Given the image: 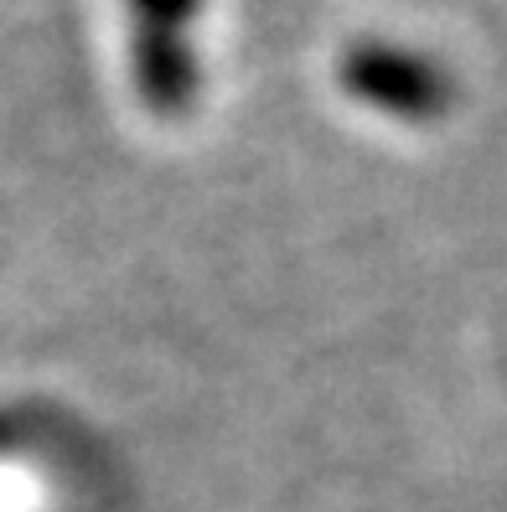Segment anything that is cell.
<instances>
[{
    "label": "cell",
    "mask_w": 507,
    "mask_h": 512,
    "mask_svg": "<svg viewBox=\"0 0 507 512\" xmlns=\"http://www.w3.org/2000/svg\"><path fill=\"white\" fill-rule=\"evenodd\" d=\"M197 6H202V0H135V11L145 16V26H171V32H176V26H182Z\"/></svg>",
    "instance_id": "cell-3"
},
{
    "label": "cell",
    "mask_w": 507,
    "mask_h": 512,
    "mask_svg": "<svg viewBox=\"0 0 507 512\" xmlns=\"http://www.w3.org/2000/svg\"><path fill=\"white\" fill-rule=\"evenodd\" d=\"M135 83L156 114H182L197 99V57L171 26H145L135 32Z\"/></svg>",
    "instance_id": "cell-2"
},
{
    "label": "cell",
    "mask_w": 507,
    "mask_h": 512,
    "mask_svg": "<svg viewBox=\"0 0 507 512\" xmlns=\"http://www.w3.org/2000/svg\"><path fill=\"white\" fill-rule=\"evenodd\" d=\"M342 88L352 99H363L378 114L409 119V125H425L440 119L456 99V83L445 78L425 52H409L394 42H357L342 57Z\"/></svg>",
    "instance_id": "cell-1"
}]
</instances>
